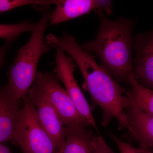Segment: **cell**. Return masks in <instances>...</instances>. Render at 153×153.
Returning a JSON list of instances; mask_svg holds the SVG:
<instances>
[{
	"instance_id": "obj_9",
	"label": "cell",
	"mask_w": 153,
	"mask_h": 153,
	"mask_svg": "<svg viewBox=\"0 0 153 153\" xmlns=\"http://www.w3.org/2000/svg\"><path fill=\"white\" fill-rule=\"evenodd\" d=\"M56 8L50 14V24L57 25L76 19L95 10L111 15V1L102 0H57Z\"/></svg>"
},
{
	"instance_id": "obj_3",
	"label": "cell",
	"mask_w": 153,
	"mask_h": 153,
	"mask_svg": "<svg viewBox=\"0 0 153 153\" xmlns=\"http://www.w3.org/2000/svg\"><path fill=\"white\" fill-rule=\"evenodd\" d=\"M42 12L30 39L17 50L16 57L10 68L7 85L11 93L18 99L27 98L36 79L40 58L52 47L44 40V32L51 14L49 6L43 7Z\"/></svg>"
},
{
	"instance_id": "obj_5",
	"label": "cell",
	"mask_w": 153,
	"mask_h": 153,
	"mask_svg": "<svg viewBox=\"0 0 153 153\" xmlns=\"http://www.w3.org/2000/svg\"><path fill=\"white\" fill-rule=\"evenodd\" d=\"M34 83L47 96L65 127L79 129L91 126L76 109L55 74L38 71Z\"/></svg>"
},
{
	"instance_id": "obj_8",
	"label": "cell",
	"mask_w": 153,
	"mask_h": 153,
	"mask_svg": "<svg viewBox=\"0 0 153 153\" xmlns=\"http://www.w3.org/2000/svg\"><path fill=\"white\" fill-rule=\"evenodd\" d=\"M133 49L135 52L133 62L135 77L140 84L153 91V30L135 36Z\"/></svg>"
},
{
	"instance_id": "obj_2",
	"label": "cell",
	"mask_w": 153,
	"mask_h": 153,
	"mask_svg": "<svg viewBox=\"0 0 153 153\" xmlns=\"http://www.w3.org/2000/svg\"><path fill=\"white\" fill-rule=\"evenodd\" d=\"M94 12L100 19L99 29L94 39L86 41L81 48L95 54L101 67L117 82L128 84L129 76L133 72L132 31L134 20L124 16L110 20L101 11Z\"/></svg>"
},
{
	"instance_id": "obj_7",
	"label": "cell",
	"mask_w": 153,
	"mask_h": 153,
	"mask_svg": "<svg viewBox=\"0 0 153 153\" xmlns=\"http://www.w3.org/2000/svg\"><path fill=\"white\" fill-rule=\"evenodd\" d=\"M27 98L36 108L40 123L53 141L57 149L65 141L66 128L47 96L35 84L28 92Z\"/></svg>"
},
{
	"instance_id": "obj_6",
	"label": "cell",
	"mask_w": 153,
	"mask_h": 153,
	"mask_svg": "<svg viewBox=\"0 0 153 153\" xmlns=\"http://www.w3.org/2000/svg\"><path fill=\"white\" fill-rule=\"evenodd\" d=\"M54 48L56 51V67L54 69V74L58 80H60L65 86V90L79 113L87 120L100 135L91 108L74 78V71L76 64L71 57L66 55L63 49L59 47Z\"/></svg>"
},
{
	"instance_id": "obj_11",
	"label": "cell",
	"mask_w": 153,
	"mask_h": 153,
	"mask_svg": "<svg viewBox=\"0 0 153 153\" xmlns=\"http://www.w3.org/2000/svg\"><path fill=\"white\" fill-rule=\"evenodd\" d=\"M125 109L131 130L129 135L138 143L140 147L153 148V115L135 107Z\"/></svg>"
},
{
	"instance_id": "obj_12",
	"label": "cell",
	"mask_w": 153,
	"mask_h": 153,
	"mask_svg": "<svg viewBox=\"0 0 153 153\" xmlns=\"http://www.w3.org/2000/svg\"><path fill=\"white\" fill-rule=\"evenodd\" d=\"M128 84L130 87L126 91V96L123 97L124 109L135 107L153 115V91L140 84L133 72L129 76Z\"/></svg>"
},
{
	"instance_id": "obj_13",
	"label": "cell",
	"mask_w": 153,
	"mask_h": 153,
	"mask_svg": "<svg viewBox=\"0 0 153 153\" xmlns=\"http://www.w3.org/2000/svg\"><path fill=\"white\" fill-rule=\"evenodd\" d=\"M66 128L65 141L56 153H91L92 142L96 136L92 131Z\"/></svg>"
},
{
	"instance_id": "obj_19",
	"label": "cell",
	"mask_w": 153,
	"mask_h": 153,
	"mask_svg": "<svg viewBox=\"0 0 153 153\" xmlns=\"http://www.w3.org/2000/svg\"><path fill=\"white\" fill-rule=\"evenodd\" d=\"M0 153H12L10 149L4 143H0Z\"/></svg>"
},
{
	"instance_id": "obj_17",
	"label": "cell",
	"mask_w": 153,
	"mask_h": 153,
	"mask_svg": "<svg viewBox=\"0 0 153 153\" xmlns=\"http://www.w3.org/2000/svg\"><path fill=\"white\" fill-rule=\"evenodd\" d=\"M91 153H115L100 135L96 136L92 144Z\"/></svg>"
},
{
	"instance_id": "obj_10",
	"label": "cell",
	"mask_w": 153,
	"mask_h": 153,
	"mask_svg": "<svg viewBox=\"0 0 153 153\" xmlns=\"http://www.w3.org/2000/svg\"><path fill=\"white\" fill-rule=\"evenodd\" d=\"M22 101L13 95L7 84L0 89V143L13 140Z\"/></svg>"
},
{
	"instance_id": "obj_1",
	"label": "cell",
	"mask_w": 153,
	"mask_h": 153,
	"mask_svg": "<svg viewBox=\"0 0 153 153\" xmlns=\"http://www.w3.org/2000/svg\"><path fill=\"white\" fill-rule=\"evenodd\" d=\"M49 43L52 47H60L74 59L82 73L84 82L83 90L90 94L92 103L102 109L101 124L106 126L113 118L118 123L119 130L125 128L131 130L123 107V94L127 91L112 76L95 60V57L79 45L76 38L65 34L62 38L52 35Z\"/></svg>"
},
{
	"instance_id": "obj_15",
	"label": "cell",
	"mask_w": 153,
	"mask_h": 153,
	"mask_svg": "<svg viewBox=\"0 0 153 153\" xmlns=\"http://www.w3.org/2000/svg\"><path fill=\"white\" fill-rule=\"evenodd\" d=\"M56 2V0H0V13L29 5L45 7L55 4Z\"/></svg>"
},
{
	"instance_id": "obj_18",
	"label": "cell",
	"mask_w": 153,
	"mask_h": 153,
	"mask_svg": "<svg viewBox=\"0 0 153 153\" xmlns=\"http://www.w3.org/2000/svg\"><path fill=\"white\" fill-rule=\"evenodd\" d=\"M15 40H6L4 44L0 47V69L2 66L8 51Z\"/></svg>"
},
{
	"instance_id": "obj_14",
	"label": "cell",
	"mask_w": 153,
	"mask_h": 153,
	"mask_svg": "<svg viewBox=\"0 0 153 153\" xmlns=\"http://www.w3.org/2000/svg\"><path fill=\"white\" fill-rule=\"evenodd\" d=\"M36 23L25 21L12 25L0 24V38L6 40H16L22 34L32 32L36 28Z\"/></svg>"
},
{
	"instance_id": "obj_4",
	"label": "cell",
	"mask_w": 153,
	"mask_h": 153,
	"mask_svg": "<svg viewBox=\"0 0 153 153\" xmlns=\"http://www.w3.org/2000/svg\"><path fill=\"white\" fill-rule=\"evenodd\" d=\"M13 140L23 153H56L57 148L42 127L35 106L26 98L23 100Z\"/></svg>"
},
{
	"instance_id": "obj_16",
	"label": "cell",
	"mask_w": 153,
	"mask_h": 153,
	"mask_svg": "<svg viewBox=\"0 0 153 153\" xmlns=\"http://www.w3.org/2000/svg\"><path fill=\"white\" fill-rule=\"evenodd\" d=\"M111 138L116 144L120 153H153L150 149L142 147L135 148L131 143H126L116 137L113 134H111Z\"/></svg>"
}]
</instances>
